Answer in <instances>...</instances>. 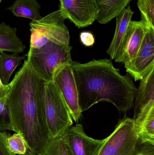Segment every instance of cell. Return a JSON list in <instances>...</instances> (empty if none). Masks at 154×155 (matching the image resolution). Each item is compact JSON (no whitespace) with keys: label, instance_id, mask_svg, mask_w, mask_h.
<instances>
[{"label":"cell","instance_id":"obj_1","mask_svg":"<svg viewBox=\"0 0 154 155\" xmlns=\"http://www.w3.org/2000/svg\"><path fill=\"white\" fill-rule=\"evenodd\" d=\"M46 82L25 60L8 84L6 104L12 131L22 136L30 154H39L50 137L45 114Z\"/></svg>","mask_w":154,"mask_h":155},{"label":"cell","instance_id":"obj_2","mask_svg":"<svg viewBox=\"0 0 154 155\" xmlns=\"http://www.w3.org/2000/svg\"><path fill=\"white\" fill-rule=\"evenodd\" d=\"M81 112L101 102L113 104L120 113L134 107L137 88L129 74L122 75L111 59L71 64Z\"/></svg>","mask_w":154,"mask_h":155},{"label":"cell","instance_id":"obj_3","mask_svg":"<svg viewBox=\"0 0 154 155\" xmlns=\"http://www.w3.org/2000/svg\"><path fill=\"white\" fill-rule=\"evenodd\" d=\"M72 47L48 42L38 48H30L27 63L36 74L46 82L52 81L56 72L67 64L71 65Z\"/></svg>","mask_w":154,"mask_h":155},{"label":"cell","instance_id":"obj_4","mask_svg":"<svg viewBox=\"0 0 154 155\" xmlns=\"http://www.w3.org/2000/svg\"><path fill=\"white\" fill-rule=\"evenodd\" d=\"M66 18L59 9L30 22V48H38L48 42L69 45L70 36Z\"/></svg>","mask_w":154,"mask_h":155},{"label":"cell","instance_id":"obj_5","mask_svg":"<svg viewBox=\"0 0 154 155\" xmlns=\"http://www.w3.org/2000/svg\"><path fill=\"white\" fill-rule=\"evenodd\" d=\"M45 114L50 137L61 135L72 126L73 119L68 106L53 81L45 84Z\"/></svg>","mask_w":154,"mask_h":155},{"label":"cell","instance_id":"obj_6","mask_svg":"<svg viewBox=\"0 0 154 155\" xmlns=\"http://www.w3.org/2000/svg\"><path fill=\"white\" fill-rule=\"evenodd\" d=\"M139 143L134 119L125 117L105 138L97 155H134Z\"/></svg>","mask_w":154,"mask_h":155},{"label":"cell","instance_id":"obj_7","mask_svg":"<svg viewBox=\"0 0 154 155\" xmlns=\"http://www.w3.org/2000/svg\"><path fill=\"white\" fill-rule=\"evenodd\" d=\"M135 81L141 80L154 68V28H146L141 46L134 58L125 65Z\"/></svg>","mask_w":154,"mask_h":155},{"label":"cell","instance_id":"obj_8","mask_svg":"<svg viewBox=\"0 0 154 155\" xmlns=\"http://www.w3.org/2000/svg\"><path fill=\"white\" fill-rule=\"evenodd\" d=\"M52 81L58 88L72 119L78 122L81 112L79 104L78 93L72 66L67 64L55 73Z\"/></svg>","mask_w":154,"mask_h":155},{"label":"cell","instance_id":"obj_9","mask_svg":"<svg viewBox=\"0 0 154 155\" xmlns=\"http://www.w3.org/2000/svg\"><path fill=\"white\" fill-rule=\"evenodd\" d=\"M60 10L66 19L79 28L91 25L96 21L95 0H59Z\"/></svg>","mask_w":154,"mask_h":155},{"label":"cell","instance_id":"obj_10","mask_svg":"<svg viewBox=\"0 0 154 155\" xmlns=\"http://www.w3.org/2000/svg\"><path fill=\"white\" fill-rule=\"evenodd\" d=\"M62 134L73 155H97L105 140L88 136L80 124L69 127Z\"/></svg>","mask_w":154,"mask_h":155},{"label":"cell","instance_id":"obj_11","mask_svg":"<svg viewBox=\"0 0 154 155\" xmlns=\"http://www.w3.org/2000/svg\"><path fill=\"white\" fill-rule=\"evenodd\" d=\"M146 27L142 21L129 23L126 34L115 61L124 65L130 62L136 55L144 36Z\"/></svg>","mask_w":154,"mask_h":155},{"label":"cell","instance_id":"obj_12","mask_svg":"<svg viewBox=\"0 0 154 155\" xmlns=\"http://www.w3.org/2000/svg\"><path fill=\"white\" fill-rule=\"evenodd\" d=\"M133 119L140 143L154 145V100L150 101Z\"/></svg>","mask_w":154,"mask_h":155},{"label":"cell","instance_id":"obj_13","mask_svg":"<svg viewBox=\"0 0 154 155\" xmlns=\"http://www.w3.org/2000/svg\"><path fill=\"white\" fill-rule=\"evenodd\" d=\"M134 12L130 6L126 7L120 13L116 19V26L113 40L107 51L111 60H115L122 47L123 41L126 34L129 23L132 21Z\"/></svg>","mask_w":154,"mask_h":155},{"label":"cell","instance_id":"obj_14","mask_svg":"<svg viewBox=\"0 0 154 155\" xmlns=\"http://www.w3.org/2000/svg\"><path fill=\"white\" fill-rule=\"evenodd\" d=\"M132 0H95L97 7L96 20L106 24L116 18Z\"/></svg>","mask_w":154,"mask_h":155},{"label":"cell","instance_id":"obj_15","mask_svg":"<svg viewBox=\"0 0 154 155\" xmlns=\"http://www.w3.org/2000/svg\"><path fill=\"white\" fill-rule=\"evenodd\" d=\"M26 46L17 35V29L4 22L0 23V52L21 53Z\"/></svg>","mask_w":154,"mask_h":155},{"label":"cell","instance_id":"obj_16","mask_svg":"<svg viewBox=\"0 0 154 155\" xmlns=\"http://www.w3.org/2000/svg\"><path fill=\"white\" fill-rule=\"evenodd\" d=\"M140 81L135 96L134 118L150 101L154 100V68Z\"/></svg>","mask_w":154,"mask_h":155},{"label":"cell","instance_id":"obj_17","mask_svg":"<svg viewBox=\"0 0 154 155\" xmlns=\"http://www.w3.org/2000/svg\"><path fill=\"white\" fill-rule=\"evenodd\" d=\"M40 8L38 0H16L7 9L14 16L28 18L34 21L42 18L40 13Z\"/></svg>","mask_w":154,"mask_h":155},{"label":"cell","instance_id":"obj_18","mask_svg":"<svg viewBox=\"0 0 154 155\" xmlns=\"http://www.w3.org/2000/svg\"><path fill=\"white\" fill-rule=\"evenodd\" d=\"M26 55L20 56L19 54H8L0 52V79L3 84L7 85L15 69L25 60Z\"/></svg>","mask_w":154,"mask_h":155},{"label":"cell","instance_id":"obj_19","mask_svg":"<svg viewBox=\"0 0 154 155\" xmlns=\"http://www.w3.org/2000/svg\"><path fill=\"white\" fill-rule=\"evenodd\" d=\"M38 155H73L63 134L49 137L41 152Z\"/></svg>","mask_w":154,"mask_h":155},{"label":"cell","instance_id":"obj_20","mask_svg":"<svg viewBox=\"0 0 154 155\" xmlns=\"http://www.w3.org/2000/svg\"><path fill=\"white\" fill-rule=\"evenodd\" d=\"M137 6L146 28H154V0H138Z\"/></svg>","mask_w":154,"mask_h":155},{"label":"cell","instance_id":"obj_21","mask_svg":"<svg viewBox=\"0 0 154 155\" xmlns=\"http://www.w3.org/2000/svg\"><path fill=\"white\" fill-rule=\"evenodd\" d=\"M7 146L11 151L15 154L24 155L28 153V148L25 140L20 134H8L6 137Z\"/></svg>","mask_w":154,"mask_h":155},{"label":"cell","instance_id":"obj_22","mask_svg":"<svg viewBox=\"0 0 154 155\" xmlns=\"http://www.w3.org/2000/svg\"><path fill=\"white\" fill-rule=\"evenodd\" d=\"M6 100H0V132L6 130L12 131Z\"/></svg>","mask_w":154,"mask_h":155},{"label":"cell","instance_id":"obj_23","mask_svg":"<svg viewBox=\"0 0 154 155\" xmlns=\"http://www.w3.org/2000/svg\"><path fill=\"white\" fill-rule=\"evenodd\" d=\"M8 134L6 132H0V155H16L11 151L6 143Z\"/></svg>","mask_w":154,"mask_h":155},{"label":"cell","instance_id":"obj_24","mask_svg":"<svg viewBox=\"0 0 154 155\" xmlns=\"http://www.w3.org/2000/svg\"><path fill=\"white\" fill-rule=\"evenodd\" d=\"M134 155H154V145L140 143Z\"/></svg>","mask_w":154,"mask_h":155},{"label":"cell","instance_id":"obj_25","mask_svg":"<svg viewBox=\"0 0 154 155\" xmlns=\"http://www.w3.org/2000/svg\"><path fill=\"white\" fill-rule=\"evenodd\" d=\"M80 39L82 43L86 46H92L95 41L94 35L90 32H81L80 34Z\"/></svg>","mask_w":154,"mask_h":155},{"label":"cell","instance_id":"obj_26","mask_svg":"<svg viewBox=\"0 0 154 155\" xmlns=\"http://www.w3.org/2000/svg\"><path fill=\"white\" fill-rule=\"evenodd\" d=\"M24 155H33V154H30L27 153V154H26Z\"/></svg>","mask_w":154,"mask_h":155},{"label":"cell","instance_id":"obj_27","mask_svg":"<svg viewBox=\"0 0 154 155\" xmlns=\"http://www.w3.org/2000/svg\"><path fill=\"white\" fill-rule=\"evenodd\" d=\"M2 0H0V3H1V2H2Z\"/></svg>","mask_w":154,"mask_h":155}]
</instances>
